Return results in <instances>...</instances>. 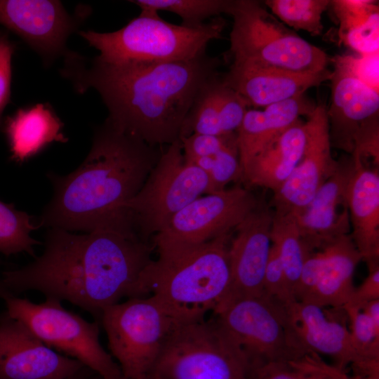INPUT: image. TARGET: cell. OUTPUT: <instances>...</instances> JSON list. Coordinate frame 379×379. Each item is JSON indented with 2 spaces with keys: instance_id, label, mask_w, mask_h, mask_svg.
<instances>
[{
  "instance_id": "ffe728a7",
  "label": "cell",
  "mask_w": 379,
  "mask_h": 379,
  "mask_svg": "<svg viewBox=\"0 0 379 379\" xmlns=\"http://www.w3.org/2000/svg\"><path fill=\"white\" fill-rule=\"evenodd\" d=\"M331 72L298 73L232 62L224 82L254 107H265L304 95L310 88L330 80Z\"/></svg>"
},
{
  "instance_id": "603a6c76",
  "label": "cell",
  "mask_w": 379,
  "mask_h": 379,
  "mask_svg": "<svg viewBox=\"0 0 379 379\" xmlns=\"http://www.w3.org/2000/svg\"><path fill=\"white\" fill-rule=\"evenodd\" d=\"M315 107L301 95L262 110L248 109L236 132L241 167L298 122L300 116L309 117Z\"/></svg>"
},
{
  "instance_id": "52a82bcc",
  "label": "cell",
  "mask_w": 379,
  "mask_h": 379,
  "mask_svg": "<svg viewBox=\"0 0 379 379\" xmlns=\"http://www.w3.org/2000/svg\"><path fill=\"white\" fill-rule=\"evenodd\" d=\"M229 15L232 62L298 73L328 69L327 54L286 28L260 1L233 0Z\"/></svg>"
},
{
  "instance_id": "277c9868",
  "label": "cell",
  "mask_w": 379,
  "mask_h": 379,
  "mask_svg": "<svg viewBox=\"0 0 379 379\" xmlns=\"http://www.w3.org/2000/svg\"><path fill=\"white\" fill-rule=\"evenodd\" d=\"M230 233L202 243L154 235L158 258L141 279L145 296L154 297L175 319L185 320L215 313L230 285Z\"/></svg>"
},
{
  "instance_id": "484cf974",
  "label": "cell",
  "mask_w": 379,
  "mask_h": 379,
  "mask_svg": "<svg viewBox=\"0 0 379 379\" xmlns=\"http://www.w3.org/2000/svg\"><path fill=\"white\" fill-rule=\"evenodd\" d=\"M338 21L339 42L359 54L379 51L378 6L375 1H330L329 7Z\"/></svg>"
},
{
  "instance_id": "8992f818",
  "label": "cell",
  "mask_w": 379,
  "mask_h": 379,
  "mask_svg": "<svg viewBox=\"0 0 379 379\" xmlns=\"http://www.w3.org/2000/svg\"><path fill=\"white\" fill-rule=\"evenodd\" d=\"M252 367L217 317L177 320L146 379H250Z\"/></svg>"
},
{
  "instance_id": "5bb4252c",
  "label": "cell",
  "mask_w": 379,
  "mask_h": 379,
  "mask_svg": "<svg viewBox=\"0 0 379 379\" xmlns=\"http://www.w3.org/2000/svg\"><path fill=\"white\" fill-rule=\"evenodd\" d=\"M84 368L46 346L6 311L0 313V379H70Z\"/></svg>"
},
{
  "instance_id": "ba28073f",
  "label": "cell",
  "mask_w": 379,
  "mask_h": 379,
  "mask_svg": "<svg viewBox=\"0 0 379 379\" xmlns=\"http://www.w3.org/2000/svg\"><path fill=\"white\" fill-rule=\"evenodd\" d=\"M6 312L22 323L55 351L74 359L102 379H121V371L100 343V324L88 321L66 310L60 300L46 298L41 303L20 298L0 287Z\"/></svg>"
},
{
  "instance_id": "9c48e42d",
  "label": "cell",
  "mask_w": 379,
  "mask_h": 379,
  "mask_svg": "<svg viewBox=\"0 0 379 379\" xmlns=\"http://www.w3.org/2000/svg\"><path fill=\"white\" fill-rule=\"evenodd\" d=\"M211 192L208 175L185 159L178 140L163 149L141 189L124 208L140 236L149 241L183 208Z\"/></svg>"
},
{
  "instance_id": "4fadbf2b",
  "label": "cell",
  "mask_w": 379,
  "mask_h": 379,
  "mask_svg": "<svg viewBox=\"0 0 379 379\" xmlns=\"http://www.w3.org/2000/svg\"><path fill=\"white\" fill-rule=\"evenodd\" d=\"M259 202L250 190L239 186L206 194L176 213L156 234L182 242H205L230 233Z\"/></svg>"
},
{
  "instance_id": "7bdbcfd3",
  "label": "cell",
  "mask_w": 379,
  "mask_h": 379,
  "mask_svg": "<svg viewBox=\"0 0 379 379\" xmlns=\"http://www.w3.org/2000/svg\"><path fill=\"white\" fill-rule=\"evenodd\" d=\"M121 379H125V378L123 377V378H121Z\"/></svg>"
},
{
  "instance_id": "7a4b0ae2",
  "label": "cell",
  "mask_w": 379,
  "mask_h": 379,
  "mask_svg": "<svg viewBox=\"0 0 379 379\" xmlns=\"http://www.w3.org/2000/svg\"><path fill=\"white\" fill-rule=\"evenodd\" d=\"M62 74L79 93L95 89L107 119L121 131L150 146L180 140L185 118L204 84L221 62L206 52L189 60L165 63H107L68 52Z\"/></svg>"
},
{
  "instance_id": "5b68a950",
  "label": "cell",
  "mask_w": 379,
  "mask_h": 379,
  "mask_svg": "<svg viewBox=\"0 0 379 379\" xmlns=\"http://www.w3.org/2000/svg\"><path fill=\"white\" fill-rule=\"evenodd\" d=\"M226 22L221 17L199 27L165 21L159 15L140 14L111 32L80 31L79 35L99 51L107 63H165L185 61L206 53L208 43L221 37Z\"/></svg>"
},
{
  "instance_id": "83f0119b",
  "label": "cell",
  "mask_w": 379,
  "mask_h": 379,
  "mask_svg": "<svg viewBox=\"0 0 379 379\" xmlns=\"http://www.w3.org/2000/svg\"><path fill=\"white\" fill-rule=\"evenodd\" d=\"M270 238L283 266L288 288L295 298L304 262L310 253L301 237L295 215L273 212Z\"/></svg>"
},
{
  "instance_id": "1f68e13d",
  "label": "cell",
  "mask_w": 379,
  "mask_h": 379,
  "mask_svg": "<svg viewBox=\"0 0 379 379\" xmlns=\"http://www.w3.org/2000/svg\"><path fill=\"white\" fill-rule=\"evenodd\" d=\"M264 4L288 26L319 36L324 29L322 15L329 8L330 1L267 0Z\"/></svg>"
},
{
  "instance_id": "cb8c5ba5",
  "label": "cell",
  "mask_w": 379,
  "mask_h": 379,
  "mask_svg": "<svg viewBox=\"0 0 379 379\" xmlns=\"http://www.w3.org/2000/svg\"><path fill=\"white\" fill-rule=\"evenodd\" d=\"M63 126L48 104L38 103L18 109L4 124L10 159L22 164L54 142H67L68 138L62 133Z\"/></svg>"
},
{
  "instance_id": "3957f363",
  "label": "cell",
  "mask_w": 379,
  "mask_h": 379,
  "mask_svg": "<svg viewBox=\"0 0 379 379\" xmlns=\"http://www.w3.org/2000/svg\"><path fill=\"white\" fill-rule=\"evenodd\" d=\"M163 147L150 146L116 128L107 119L94 131L91 150L66 175L53 172L51 199L36 224L89 232L127 211L159 160Z\"/></svg>"
},
{
  "instance_id": "d6986e66",
  "label": "cell",
  "mask_w": 379,
  "mask_h": 379,
  "mask_svg": "<svg viewBox=\"0 0 379 379\" xmlns=\"http://www.w3.org/2000/svg\"><path fill=\"white\" fill-rule=\"evenodd\" d=\"M330 81L331 98L326 114L331 145L351 154L358 134L378 120L379 93L335 69Z\"/></svg>"
},
{
  "instance_id": "30bf717a",
  "label": "cell",
  "mask_w": 379,
  "mask_h": 379,
  "mask_svg": "<svg viewBox=\"0 0 379 379\" xmlns=\"http://www.w3.org/2000/svg\"><path fill=\"white\" fill-rule=\"evenodd\" d=\"M177 320L151 295L103 310L100 323L125 379L147 378Z\"/></svg>"
},
{
  "instance_id": "60d3db41",
  "label": "cell",
  "mask_w": 379,
  "mask_h": 379,
  "mask_svg": "<svg viewBox=\"0 0 379 379\" xmlns=\"http://www.w3.org/2000/svg\"><path fill=\"white\" fill-rule=\"evenodd\" d=\"M350 379H379V374L368 375H354L350 377Z\"/></svg>"
},
{
  "instance_id": "f35d334b",
  "label": "cell",
  "mask_w": 379,
  "mask_h": 379,
  "mask_svg": "<svg viewBox=\"0 0 379 379\" xmlns=\"http://www.w3.org/2000/svg\"><path fill=\"white\" fill-rule=\"evenodd\" d=\"M379 299V266L368 269V274L361 285L354 288L345 305L361 309L368 302ZM344 305V306H345Z\"/></svg>"
},
{
  "instance_id": "e575fe53",
  "label": "cell",
  "mask_w": 379,
  "mask_h": 379,
  "mask_svg": "<svg viewBox=\"0 0 379 379\" xmlns=\"http://www.w3.org/2000/svg\"><path fill=\"white\" fill-rule=\"evenodd\" d=\"M334 69L350 76L376 92L379 89V51L368 54H344L332 59Z\"/></svg>"
},
{
  "instance_id": "44dd1931",
  "label": "cell",
  "mask_w": 379,
  "mask_h": 379,
  "mask_svg": "<svg viewBox=\"0 0 379 379\" xmlns=\"http://www.w3.org/2000/svg\"><path fill=\"white\" fill-rule=\"evenodd\" d=\"M347 190L350 234L368 269L379 265V170L353 159Z\"/></svg>"
},
{
  "instance_id": "8d00e7d4",
  "label": "cell",
  "mask_w": 379,
  "mask_h": 379,
  "mask_svg": "<svg viewBox=\"0 0 379 379\" xmlns=\"http://www.w3.org/2000/svg\"><path fill=\"white\" fill-rule=\"evenodd\" d=\"M236 139V133L223 135L194 133L180 138V140L185 159L192 161L213 156Z\"/></svg>"
},
{
  "instance_id": "d6a6232c",
  "label": "cell",
  "mask_w": 379,
  "mask_h": 379,
  "mask_svg": "<svg viewBox=\"0 0 379 379\" xmlns=\"http://www.w3.org/2000/svg\"><path fill=\"white\" fill-rule=\"evenodd\" d=\"M190 162L208 175L211 193L225 190L230 182L241 181L242 171L237 139L213 156L199 158Z\"/></svg>"
},
{
  "instance_id": "7c38bea8",
  "label": "cell",
  "mask_w": 379,
  "mask_h": 379,
  "mask_svg": "<svg viewBox=\"0 0 379 379\" xmlns=\"http://www.w3.org/2000/svg\"><path fill=\"white\" fill-rule=\"evenodd\" d=\"M273 212L263 200L235 227L230 239V285L216 311L235 301L263 295V279L272 241L270 231ZM214 313V314H215Z\"/></svg>"
},
{
  "instance_id": "4316f807",
  "label": "cell",
  "mask_w": 379,
  "mask_h": 379,
  "mask_svg": "<svg viewBox=\"0 0 379 379\" xmlns=\"http://www.w3.org/2000/svg\"><path fill=\"white\" fill-rule=\"evenodd\" d=\"M226 91L227 86L220 72L204 84L185 118L180 138L194 133L227 135L224 131Z\"/></svg>"
},
{
  "instance_id": "9a60e30c",
  "label": "cell",
  "mask_w": 379,
  "mask_h": 379,
  "mask_svg": "<svg viewBox=\"0 0 379 379\" xmlns=\"http://www.w3.org/2000/svg\"><path fill=\"white\" fill-rule=\"evenodd\" d=\"M305 121L306 142L303 154L289 178L274 193V212L302 213L326 180L335 171L338 161L331 154L326 109L316 105Z\"/></svg>"
},
{
  "instance_id": "b9f144b4",
  "label": "cell",
  "mask_w": 379,
  "mask_h": 379,
  "mask_svg": "<svg viewBox=\"0 0 379 379\" xmlns=\"http://www.w3.org/2000/svg\"><path fill=\"white\" fill-rule=\"evenodd\" d=\"M80 373H79L78 375H75L74 377L70 378V379H80L79 378V376H80Z\"/></svg>"
},
{
  "instance_id": "f1b7e54d",
  "label": "cell",
  "mask_w": 379,
  "mask_h": 379,
  "mask_svg": "<svg viewBox=\"0 0 379 379\" xmlns=\"http://www.w3.org/2000/svg\"><path fill=\"white\" fill-rule=\"evenodd\" d=\"M345 371L328 364L311 350L290 359L267 363L252 370L250 379H350Z\"/></svg>"
},
{
  "instance_id": "d4e9b609",
  "label": "cell",
  "mask_w": 379,
  "mask_h": 379,
  "mask_svg": "<svg viewBox=\"0 0 379 379\" xmlns=\"http://www.w3.org/2000/svg\"><path fill=\"white\" fill-rule=\"evenodd\" d=\"M306 142L300 119L241 166V181L277 192L300 161Z\"/></svg>"
},
{
  "instance_id": "2e32d148",
  "label": "cell",
  "mask_w": 379,
  "mask_h": 379,
  "mask_svg": "<svg viewBox=\"0 0 379 379\" xmlns=\"http://www.w3.org/2000/svg\"><path fill=\"white\" fill-rule=\"evenodd\" d=\"M82 16H71L59 1L0 0V24L23 39L47 63L67 52L68 36Z\"/></svg>"
},
{
  "instance_id": "7402d4cb",
  "label": "cell",
  "mask_w": 379,
  "mask_h": 379,
  "mask_svg": "<svg viewBox=\"0 0 379 379\" xmlns=\"http://www.w3.org/2000/svg\"><path fill=\"white\" fill-rule=\"evenodd\" d=\"M318 270L314 288L304 302L341 308L354 289V274L361 261L350 234L343 235L317 249Z\"/></svg>"
},
{
  "instance_id": "e0dca14e",
  "label": "cell",
  "mask_w": 379,
  "mask_h": 379,
  "mask_svg": "<svg viewBox=\"0 0 379 379\" xmlns=\"http://www.w3.org/2000/svg\"><path fill=\"white\" fill-rule=\"evenodd\" d=\"M283 307L290 331L303 349L330 357L343 371L372 359L359 354L346 326L329 318L324 307L297 300Z\"/></svg>"
},
{
  "instance_id": "d590c367",
  "label": "cell",
  "mask_w": 379,
  "mask_h": 379,
  "mask_svg": "<svg viewBox=\"0 0 379 379\" xmlns=\"http://www.w3.org/2000/svg\"><path fill=\"white\" fill-rule=\"evenodd\" d=\"M263 294L285 305L295 301L276 248L272 244L263 279Z\"/></svg>"
},
{
  "instance_id": "f546056e",
  "label": "cell",
  "mask_w": 379,
  "mask_h": 379,
  "mask_svg": "<svg viewBox=\"0 0 379 379\" xmlns=\"http://www.w3.org/2000/svg\"><path fill=\"white\" fill-rule=\"evenodd\" d=\"M141 10L140 14L159 15L168 11L178 15L181 25L188 27L204 25L206 20L220 17L230 12L233 0H134L130 1Z\"/></svg>"
},
{
  "instance_id": "4dcf8cb0",
  "label": "cell",
  "mask_w": 379,
  "mask_h": 379,
  "mask_svg": "<svg viewBox=\"0 0 379 379\" xmlns=\"http://www.w3.org/2000/svg\"><path fill=\"white\" fill-rule=\"evenodd\" d=\"M39 228L34 217L0 201V253L8 256L24 252L35 258L34 246L41 243L31 232Z\"/></svg>"
},
{
  "instance_id": "ac0fdd59",
  "label": "cell",
  "mask_w": 379,
  "mask_h": 379,
  "mask_svg": "<svg viewBox=\"0 0 379 379\" xmlns=\"http://www.w3.org/2000/svg\"><path fill=\"white\" fill-rule=\"evenodd\" d=\"M353 168L352 158L338 162L335 171L321 186L304 211L295 215L301 237L310 252L350 234L346 190Z\"/></svg>"
},
{
  "instance_id": "74e56055",
  "label": "cell",
  "mask_w": 379,
  "mask_h": 379,
  "mask_svg": "<svg viewBox=\"0 0 379 379\" xmlns=\"http://www.w3.org/2000/svg\"><path fill=\"white\" fill-rule=\"evenodd\" d=\"M15 46L8 34L0 30V127L2 114L10 101L11 83V59Z\"/></svg>"
},
{
  "instance_id": "ab89813d",
  "label": "cell",
  "mask_w": 379,
  "mask_h": 379,
  "mask_svg": "<svg viewBox=\"0 0 379 379\" xmlns=\"http://www.w3.org/2000/svg\"><path fill=\"white\" fill-rule=\"evenodd\" d=\"M361 310L368 317L373 325L379 328V299L368 302Z\"/></svg>"
},
{
  "instance_id": "836d02e7",
  "label": "cell",
  "mask_w": 379,
  "mask_h": 379,
  "mask_svg": "<svg viewBox=\"0 0 379 379\" xmlns=\"http://www.w3.org/2000/svg\"><path fill=\"white\" fill-rule=\"evenodd\" d=\"M350 322V334L354 346L364 359H379V328L359 308L342 307Z\"/></svg>"
},
{
  "instance_id": "8fae6325",
  "label": "cell",
  "mask_w": 379,
  "mask_h": 379,
  "mask_svg": "<svg viewBox=\"0 0 379 379\" xmlns=\"http://www.w3.org/2000/svg\"><path fill=\"white\" fill-rule=\"evenodd\" d=\"M215 314L245 354L252 370L308 351L291 333L283 305L264 294L232 302Z\"/></svg>"
},
{
  "instance_id": "6da1fadb",
  "label": "cell",
  "mask_w": 379,
  "mask_h": 379,
  "mask_svg": "<svg viewBox=\"0 0 379 379\" xmlns=\"http://www.w3.org/2000/svg\"><path fill=\"white\" fill-rule=\"evenodd\" d=\"M44 245L32 262L3 272L0 287L15 295L36 291L68 301L99 324L103 310L122 298L144 297L142 276L155 247L140 236L128 212L83 234L48 228Z\"/></svg>"
}]
</instances>
